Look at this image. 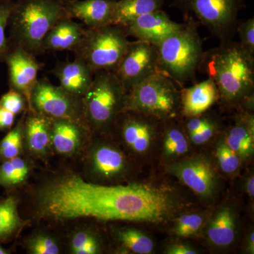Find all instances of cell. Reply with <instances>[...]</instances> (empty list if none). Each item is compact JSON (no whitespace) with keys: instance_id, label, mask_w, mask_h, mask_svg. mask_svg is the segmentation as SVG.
I'll return each mask as SVG.
<instances>
[{"instance_id":"6da1fadb","label":"cell","mask_w":254,"mask_h":254,"mask_svg":"<svg viewBox=\"0 0 254 254\" xmlns=\"http://www.w3.org/2000/svg\"><path fill=\"white\" fill-rule=\"evenodd\" d=\"M170 193L145 184L98 185L73 173L53 177L36 195L38 218L54 221L93 218L103 221H166L175 210Z\"/></svg>"},{"instance_id":"7a4b0ae2","label":"cell","mask_w":254,"mask_h":254,"mask_svg":"<svg viewBox=\"0 0 254 254\" xmlns=\"http://www.w3.org/2000/svg\"><path fill=\"white\" fill-rule=\"evenodd\" d=\"M198 69L215 82L220 99L229 105L252 108L254 90V55L240 43L221 42L203 53Z\"/></svg>"},{"instance_id":"3957f363","label":"cell","mask_w":254,"mask_h":254,"mask_svg":"<svg viewBox=\"0 0 254 254\" xmlns=\"http://www.w3.org/2000/svg\"><path fill=\"white\" fill-rule=\"evenodd\" d=\"M67 17L60 0H19L14 3L9 23L15 46L36 55L55 23Z\"/></svg>"},{"instance_id":"277c9868","label":"cell","mask_w":254,"mask_h":254,"mask_svg":"<svg viewBox=\"0 0 254 254\" xmlns=\"http://www.w3.org/2000/svg\"><path fill=\"white\" fill-rule=\"evenodd\" d=\"M156 47L159 72L180 86L194 77L204 53L194 21L183 23Z\"/></svg>"},{"instance_id":"5b68a950","label":"cell","mask_w":254,"mask_h":254,"mask_svg":"<svg viewBox=\"0 0 254 254\" xmlns=\"http://www.w3.org/2000/svg\"><path fill=\"white\" fill-rule=\"evenodd\" d=\"M128 91L115 73H94L91 86L82 97L83 117L90 131H100L113 126L126 111Z\"/></svg>"},{"instance_id":"8992f818","label":"cell","mask_w":254,"mask_h":254,"mask_svg":"<svg viewBox=\"0 0 254 254\" xmlns=\"http://www.w3.org/2000/svg\"><path fill=\"white\" fill-rule=\"evenodd\" d=\"M180 110V91L175 83L160 72L152 74L128 92L126 111H133L165 121Z\"/></svg>"},{"instance_id":"52a82bcc","label":"cell","mask_w":254,"mask_h":254,"mask_svg":"<svg viewBox=\"0 0 254 254\" xmlns=\"http://www.w3.org/2000/svg\"><path fill=\"white\" fill-rule=\"evenodd\" d=\"M128 37L126 28L118 25L88 28L73 53L93 73L114 71L131 43Z\"/></svg>"},{"instance_id":"ba28073f","label":"cell","mask_w":254,"mask_h":254,"mask_svg":"<svg viewBox=\"0 0 254 254\" xmlns=\"http://www.w3.org/2000/svg\"><path fill=\"white\" fill-rule=\"evenodd\" d=\"M28 110L53 120H69L88 128L81 98L68 93L60 86L52 84L47 78L38 80L32 92Z\"/></svg>"},{"instance_id":"9c48e42d","label":"cell","mask_w":254,"mask_h":254,"mask_svg":"<svg viewBox=\"0 0 254 254\" xmlns=\"http://www.w3.org/2000/svg\"><path fill=\"white\" fill-rule=\"evenodd\" d=\"M180 6L195 14L212 36L230 41L236 33L242 0H177Z\"/></svg>"},{"instance_id":"30bf717a","label":"cell","mask_w":254,"mask_h":254,"mask_svg":"<svg viewBox=\"0 0 254 254\" xmlns=\"http://www.w3.org/2000/svg\"><path fill=\"white\" fill-rule=\"evenodd\" d=\"M114 73L127 91L159 72L157 47L147 42H131Z\"/></svg>"},{"instance_id":"8fae6325","label":"cell","mask_w":254,"mask_h":254,"mask_svg":"<svg viewBox=\"0 0 254 254\" xmlns=\"http://www.w3.org/2000/svg\"><path fill=\"white\" fill-rule=\"evenodd\" d=\"M4 61L8 67L10 89L21 93L27 100L29 108L32 92L43 64L36 60L34 54L18 46L10 49Z\"/></svg>"},{"instance_id":"7c38bea8","label":"cell","mask_w":254,"mask_h":254,"mask_svg":"<svg viewBox=\"0 0 254 254\" xmlns=\"http://www.w3.org/2000/svg\"><path fill=\"white\" fill-rule=\"evenodd\" d=\"M168 171L203 198L211 196L215 186V175L207 159L201 156L184 159L168 166Z\"/></svg>"},{"instance_id":"4fadbf2b","label":"cell","mask_w":254,"mask_h":254,"mask_svg":"<svg viewBox=\"0 0 254 254\" xmlns=\"http://www.w3.org/2000/svg\"><path fill=\"white\" fill-rule=\"evenodd\" d=\"M182 26V23L175 22L160 9L137 18L125 28L128 36L158 46Z\"/></svg>"},{"instance_id":"5bb4252c","label":"cell","mask_w":254,"mask_h":254,"mask_svg":"<svg viewBox=\"0 0 254 254\" xmlns=\"http://www.w3.org/2000/svg\"><path fill=\"white\" fill-rule=\"evenodd\" d=\"M119 118L124 141L133 151L142 154L149 149L159 120L143 114L125 111ZM121 116V115H120Z\"/></svg>"},{"instance_id":"9a60e30c","label":"cell","mask_w":254,"mask_h":254,"mask_svg":"<svg viewBox=\"0 0 254 254\" xmlns=\"http://www.w3.org/2000/svg\"><path fill=\"white\" fill-rule=\"evenodd\" d=\"M116 0H72L64 5L66 16L77 18L88 28L113 24Z\"/></svg>"},{"instance_id":"2e32d148","label":"cell","mask_w":254,"mask_h":254,"mask_svg":"<svg viewBox=\"0 0 254 254\" xmlns=\"http://www.w3.org/2000/svg\"><path fill=\"white\" fill-rule=\"evenodd\" d=\"M23 123V138L28 152L38 158H46L52 148L53 119L28 110Z\"/></svg>"},{"instance_id":"e0dca14e","label":"cell","mask_w":254,"mask_h":254,"mask_svg":"<svg viewBox=\"0 0 254 254\" xmlns=\"http://www.w3.org/2000/svg\"><path fill=\"white\" fill-rule=\"evenodd\" d=\"M220 99V93L213 79L195 83L180 91V110L186 118L200 116Z\"/></svg>"},{"instance_id":"ac0fdd59","label":"cell","mask_w":254,"mask_h":254,"mask_svg":"<svg viewBox=\"0 0 254 254\" xmlns=\"http://www.w3.org/2000/svg\"><path fill=\"white\" fill-rule=\"evenodd\" d=\"M91 131L80 124L66 120H53L52 148L63 157L76 155Z\"/></svg>"},{"instance_id":"d6986e66","label":"cell","mask_w":254,"mask_h":254,"mask_svg":"<svg viewBox=\"0 0 254 254\" xmlns=\"http://www.w3.org/2000/svg\"><path fill=\"white\" fill-rule=\"evenodd\" d=\"M53 74L59 80L60 86L75 96L82 98L91 86L94 73L83 60L75 58L73 61L57 64Z\"/></svg>"},{"instance_id":"ffe728a7","label":"cell","mask_w":254,"mask_h":254,"mask_svg":"<svg viewBox=\"0 0 254 254\" xmlns=\"http://www.w3.org/2000/svg\"><path fill=\"white\" fill-rule=\"evenodd\" d=\"M127 160L121 150L109 144L95 146L90 152L88 167L95 176L110 180L125 172Z\"/></svg>"},{"instance_id":"44dd1931","label":"cell","mask_w":254,"mask_h":254,"mask_svg":"<svg viewBox=\"0 0 254 254\" xmlns=\"http://www.w3.org/2000/svg\"><path fill=\"white\" fill-rule=\"evenodd\" d=\"M86 31L72 18H61L46 35L42 43L41 51L73 52L81 43Z\"/></svg>"},{"instance_id":"7402d4cb","label":"cell","mask_w":254,"mask_h":254,"mask_svg":"<svg viewBox=\"0 0 254 254\" xmlns=\"http://www.w3.org/2000/svg\"><path fill=\"white\" fill-rule=\"evenodd\" d=\"M254 116L248 113L237 120L229 130L225 143L242 158L250 156L254 152Z\"/></svg>"},{"instance_id":"603a6c76","label":"cell","mask_w":254,"mask_h":254,"mask_svg":"<svg viewBox=\"0 0 254 254\" xmlns=\"http://www.w3.org/2000/svg\"><path fill=\"white\" fill-rule=\"evenodd\" d=\"M164 0H119L117 1L113 25L126 28L143 15L161 9Z\"/></svg>"},{"instance_id":"cb8c5ba5","label":"cell","mask_w":254,"mask_h":254,"mask_svg":"<svg viewBox=\"0 0 254 254\" xmlns=\"http://www.w3.org/2000/svg\"><path fill=\"white\" fill-rule=\"evenodd\" d=\"M207 235L218 247L231 245L235 237V222L230 209H222L209 222Z\"/></svg>"},{"instance_id":"d4e9b609","label":"cell","mask_w":254,"mask_h":254,"mask_svg":"<svg viewBox=\"0 0 254 254\" xmlns=\"http://www.w3.org/2000/svg\"><path fill=\"white\" fill-rule=\"evenodd\" d=\"M24 224L18 213L17 200L11 195L0 199V242L11 240Z\"/></svg>"},{"instance_id":"484cf974","label":"cell","mask_w":254,"mask_h":254,"mask_svg":"<svg viewBox=\"0 0 254 254\" xmlns=\"http://www.w3.org/2000/svg\"><path fill=\"white\" fill-rule=\"evenodd\" d=\"M31 174V166L26 160L18 156L0 164V186L13 190L21 186Z\"/></svg>"},{"instance_id":"4316f807","label":"cell","mask_w":254,"mask_h":254,"mask_svg":"<svg viewBox=\"0 0 254 254\" xmlns=\"http://www.w3.org/2000/svg\"><path fill=\"white\" fill-rule=\"evenodd\" d=\"M26 111L24 112V115L20 119L16 126L12 127L0 141V163L20 156L22 153L24 144L23 123Z\"/></svg>"},{"instance_id":"83f0119b","label":"cell","mask_w":254,"mask_h":254,"mask_svg":"<svg viewBox=\"0 0 254 254\" xmlns=\"http://www.w3.org/2000/svg\"><path fill=\"white\" fill-rule=\"evenodd\" d=\"M118 240L124 248L134 254H150L154 248L151 239L136 229L120 230L118 232Z\"/></svg>"},{"instance_id":"f1b7e54d","label":"cell","mask_w":254,"mask_h":254,"mask_svg":"<svg viewBox=\"0 0 254 254\" xmlns=\"http://www.w3.org/2000/svg\"><path fill=\"white\" fill-rule=\"evenodd\" d=\"M164 151L168 156L177 157L189 150L188 141L182 130L173 124L165 125Z\"/></svg>"},{"instance_id":"f546056e","label":"cell","mask_w":254,"mask_h":254,"mask_svg":"<svg viewBox=\"0 0 254 254\" xmlns=\"http://www.w3.org/2000/svg\"><path fill=\"white\" fill-rule=\"evenodd\" d=\"M69 250L73 254H97L101 252V246L93 232L78 230L70 238Z\"/></svg>"},{"instance_id":"4dcf8cb0","label":"cell","mask_w":254,"mask_h":254,"mask_svg":"<svg viewBox=\"0 0 254 254\" xmlns=\"http://www.w3.org/2000/svg\"><path fill=\"white\" fill-rule=\"evenodd\" d=\"M28 253L31 254H58L60 246L53 237L45 234H38L26 242Z\"/></svg>"},{"instance_id":"1f68e13d","label":"cell","mask_w":254,"mask_h":254,"mask_svg":"<svg viewBox=\"0 0 254 254\" xmlns=\"http://www.w3.org/2000/svg\"><path fill=\"white\" fill-rule=\"evenodd\" d=\"M215 155L218 159L219 166L224 173H234L240 168V157L225 142H222L218 145Z\"/></svg>"},{"instance_id":"d6a6232c","label":"cell","mask_w":254,"mask_h":254,"mask_svg":"<svg viewBox=\"0 0 254 254\" xmlns=\"http://www.w3.org/2000/svg\"><path fill=\"white\" fill-rule=\"evenodd\" d=\"M14 4V3L11 2V1L0 2V61L4 60L11 49L5 30L9 23Z\"/></svg>"},{"instance_id":"836d02e7","label":"cell","mask_w":254,"mask_h":254,"mask_svg":"<svg viewBox=\"0 0 254 254\" xmlns=\"http://www.w3.org/2000/svg\"><path fill=\"white\" fill-rule=\"evenodd\" d=\"M203 220L198 214L183 215L177 220L175 234L179 237H189L195 235L203 225Z\"/></svg>"},{"instance_id":"e575fe53","label":"cell","mask_w":254,"mask_h":254,"mask_svg":"<svg viewBox=\"0 0 254 254\" xmlns=\"http://www.w3.org/2000/svg\"><path fill=\"white\" fill-rule=\"evenodd\" d=\"M0 106L17 115L28 109L27 100L21 93L10 89L0 98Z\"/></svg>"},{"instance_id":"d590c367","label":"cell","mask_w":254,"mask_h":254,"mask_svg":"<svg viewBox=\"0 0 254 254\" xmlns=\"http://www.w3.org/2000/svg\"><path fill=\"white\" fill-rule=\"evenodd\" d=\"M240 38L241 46L251 55H254V19L250 18L242 23H238L236 28Z\"/></svg>"},{"instance_id":"8d00e7d4","label":"cell","mask_w":254,"mask_h":254,"mask_svg":"<svg viewBox=\"0 0 254 254\" xmlns=\"http://www.w3.org/2000/svg\"><path fill=\"white\" fill-rule=\"evenodd\" d=\"M218 125L214 120L209 119L208 123L196 133L190 135V141L196 145H201L210 141L217 131Z\"/></svg>"},{"instance_id":"74e56055","label":"cell","mask_w":254,"mask_h":254,"mask_svg":"<svg viewBox=\"0 0 254 254\" xmlns=\"http://www.w3.org/2000/svg\"><path fill=\"white\" fill-rule=\"evenodd\" d=\"M203 115H200V116L192 117V118H187L188 120H187L185 127H186L187 131L188 132L189 134L196 133L206 125L210 118L203 116Z\"/></svg>"},{"instance_id":"f35d334b","label":"cell","mask_w":254,"mask_h":254,"mask_svg":"<svg viewBox=\"0 0 254 254\" xmlns=\"http://www.w3.org/2000/svg\"><path fill=\"white\" fill-rule=\"evenodd\" d=\"M16 115L0 106V131L8 132L14 126Z\"/></svg>"},{"instance_id":"ab89813d","label":"cell","mask_w":254,"mask_h":254,"mask_svg":"<svg viewBox=\"0 0 254 254\" xmlns=\"http://www.w3.org/2000/svg\"><path fill=\"white\" fill-rule=\"evenodd\" d=\"M168 254H195L197 252L190 247L184 245H174L170 246L167 250Z\"/></svg>"},{"instance_id":"60d3db41","label":"cell","mask_w":254,"mask_h":254,"mask_svg":"<svg viewBox=\"0 0 254 254\" xmlns=\"http://www.w3.org/2000/svg\"><path fill=\"white\" fill-rule=\"evenodd\" d=\"M247 190L250 196L254 197V177H251L247 182Z\"/></svg>"},{"instance_id":"b9f144b4","label":"cell","mask_w":254,"mask_h":254,"mask_svg":"<svg viewBox=\"0 0 254 254\" xmlns=\"http://www.w3.org/2000/svg\"><path fill=\"white\" fill-rule=\"evenodd\" d=\"M254 232L250 234L248 242V250L250 253H254Z\"/></svg>"},{"instance_id":"7bdbcfd3","label":"cell","mask_w":254,"mask_h":254,"mask_svg":"<svg viewBox=\"0 0 254 254\" xmlns=\"http://www.w3.org/2000/svg\"><path fill=\"white\" fill-rule=\"evenodd\" d=\"M10 253H11L10 250H6V249H5L4 247L0 245V254H8Z\"/></svg>"},{"instance_id":"ee69618b","label":"cell","mask_w":254,"mask_h":254,"mask_svg":"<svg viewBox=\"0 0 254 254\" xmlns=\"http://www.w3.org/2000/svg\"><path fill=\"white\" fill-rule=\"evenodd\" d=\"M11 1V0H0V2H4V1Z\"/></svg>"},{"instance_id":"f6af8a7d","label":"cell","mask_w":254,"mask_h":254,"mask_svg":"<svg viewBox=\"0 0 254 254\" xmlns=\"http://www.w3.org/2000/svg\"><path fill=\"white\" fill-rule=\"evenodd\" d=\"M60 1H63V2L64 1H66V2H67V1H72V0H60Z\"/></svg>"}]
</instances>
